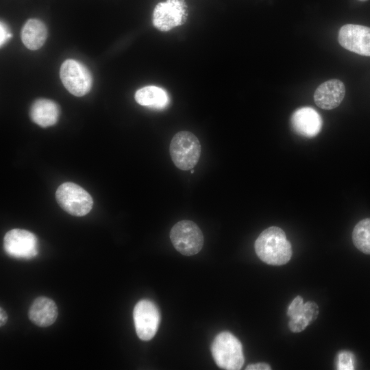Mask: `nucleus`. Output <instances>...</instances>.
I'll return each instance as SVG.
<instances>
[{
  "label": "nucleus",
  "mask_w": 370,
  "mask_h": 370,
  "mask_svg": "<svg viewBox=\"0 0 370 370\" xmlns=\"http://www.w3.org/2000/svg\"><path fill=\"white\" fill-rule=\"evenodd\" d=\"M255 251L258 258L271 265L287 263L292 256V248L284 232L271 226L262 231L255 241Z\"/></svg>",
  "instance_id": "1"
},
{
  "label": "nucleus",
  "mask_w": 370,
  "mask_h": 370,
  "mask_svg": "<svg viewBox=\"0 0 370 370\" xmlns=\"http://www.w3.org/2000/svg\"><path fill=\"white\" fill-rule=\"evenodd\" d=\"M211 353L221 369L238 370L244 364L241 343L229 332H222L216 336L211 345Z\"/></svg>",
  "instance_id": "2"
},
{
  "label": "nucleus",
  "mask_w": 370,
  "mask_h": 370,
  "mask_svg": "<svg viewBox=\"0 0 370 370\" xmlns=\"http://www.w3.org/2000/svg\"><path fill=\"white\" fill-rule=\"evenodd\" d=\"M201 145L197 136L188 131H180L171 139L169 152L178 169L190 170L197 164L201 156Z\"/></svg>",
  "instance_id": "3"
},
{
  "label": "nucleus",
  "mask_w": 370,
  "mask_h": 370,
  "mask_svg": "<svg viewBox=\"0 0 370 370\" xmlns=\"http://www.w3.org/2000/svg\"><path fill=\"white\" fill-rule=\"evenodd\" d=\"M170 239L175 249L184 256H193L201 251L204 236L198 225L190 220H182L170 231Z\"/></svg>",
  "instance_id": "4"
},
{
  "label": "nucleus",
  "mask_w": 370,
  "mask_h": 370,
  "mask_svg": "<svg viewBox=\"0 0 370 370\" xmlns=\"http://www.w3.org/2000/svg\"><path fill=\"white\" fill-rule=\"evenodd\" d=\"M56 197L64 210L76 217L87 214L93 205L90 194L79 185L72 182L61 184L56 190Z\"/></svg>",
  "instance_id": "5"
},
{
  "label": "nucleus",
  "mask_w": 370,
  "mask_h": 370,
  "mask_svg": "<svg viewBox=\"0 0 370 370\" xmlns=\"http://www.w3.org/2000/svg\"><path fill=\"white\" fill-rule=\"evenodd\" d=\"M60 77L66 89L75 96H84L91 89V73L84 64L77 60H65L60 67Z\"/></svg>",
  "instance_id": "6"
},
{
  "label": "nucleus",
  "mask_w": 370,
  "mask_h": 370,
  "mask_svg": "<svg viewBox=\"0 0 370 370\" xmlns=\"http://www.w3.org/2000/svg\"><path fill=\"white\" fill-rule=\"evenodd\" d=\"M188 17L184 0H166L158 3L153 12V24L161 31H169L183 25Z\"/></svg>",
  "instance_id": "7"
},
{
  "label": "nucleus",
  "mask_w": 370,
  "mask_h": 370,
  "mask_svg": "<svg viewBox=\"0 0 370 370\" xmlns=\"http://www.w3.org/2000/svg\"><path fill=\"white\" fill-rule=\"evenodd\" d=\"M133 319L138 338L143 341H149L158 331L160 313L155 303L145 299L135 305Z\"/></svg>",
  "instance_id": "8"
},
{
  "label": "nucleus",
  "mask_w": 370,
  "mask_h": 370,
  "mask_svg": "<svg viewBox=\"0 0 370 370\" xmlns=\"http://www.w3.org/2000/svg\"><path fill=\"white\" fill-rule=\"evenodd\" d=\"M3 248L12 257L30 259L38 254V240L33 233L27 230L12 229L4 236Z\"/></svg>",
  "instance_id": "9"
},
{
  "label": "nucleus",
  "mask_w": 370,
  "mask_h": 370,
  "mask_svg": "<svg viewBox=\"0 0 370 370\" xmlns=\"http://www.w3.org/2000/svg\"><path fill=\"white\" fill-rule=\"evenodd\" d=\"M338 39L345 49L361 56H370V27L345 25L339 29Z\"/></svg>",
  "instance_id": "10"
},
{
  "label": "nucleus",
  "mask_w": 370,
  "mask_h": 370,
  "mask_svg": "<svg viewBox=\"0 0 370 370\" xmlns=\"http://www.w3.org/2000/svg\"><path fill=\"white\" fill-rule=\"evenodd\" d=\"M291 123L293 130L298 135L312 138L320 132L323 121L320 114L314 109L303 107L293 112Z\"/></svg>",
  "instance_id": "11"
},
{
  "label": "nucleus",
  "mask_w": 370,
  "mask_h": 370,
  "mask_svg": "<svg viewBox=\"0 0 370 370\" xmlns=\"http://www.w3.org/2000/svg\"><path fill=\"white\" fill-rule=\"evenodd\" d=\"M345 95L344 84L339 79H332L321 84L314 93L317 106L324 110H332L343 101Z\"/></svg>",
  "instance_id": "12"
},
{
  "label": "nucleus",
  "mask_w": 370,
  "mask_h": 370,
  "mask_svg": "<svg viewBox=\"0 0 370 370\" xmlns=\"http://www.w3.org/2000/svg\"><path fill=\"white\" fill-rule=\"evenodd\" d=\"M28 315L29 319L36 325L47 327L56 320L58 308L52 299L45 297H38L31 305Z\"/></svg>",
  "instance_id": "13"
},
{
  "label": "nucleus",
  "mask_w": 370,
  "mask_h": 370,
  "mask_svg": "<svg viewBox=\"0 0 370 370\" xmlns=\"http://www.w3.org/2000/svg\"><path fill=\"white\" fill-rule=\"evenodd\" d=\"M32 120L42 127L56 124L58 120L59 108L53 101L45 99L36 100L29 112Z\"/></svg>",
  "instance_id": "14"
},
{
  "label": "nucleus",
  "mask_w": 370,
  "mask_h": 370,
  "mask_svg": "<svg viewBox=\"0 0 370 370\" xmlns=\"http://www.w3.org/2000/svg\"><path fill=\"white\" fill-rule=\"evenodd\" d=\"M47 37L45 25L36 18L29 19L23 25L21 38L25 46L30 50L40 49Z\"/></svg>",
  "instance_id": "15"
},
{
  "label": "nucleus",
  "mask_w": 370,
  "mask_h": 370,
  "mask_svg": "<svg viewBox=\"0 0 370 370\" xmlns=\"http://www.w3.org/2000/svg\"><path fill=\"white\" fill-rule=\"evenodd\" d=\"M134 97L138 104L153 109H163L169 102L166 92L155 86H147L138 90Z\"/></svg>",
  "instance_id": "16"
},
{
  "label": "nucleus",
  "mask_w": 370,
  "mask_h": 370,
  "mask_svg": "<svg viewBox=\"0 0 370 370\" xmlns=\"http://www.w3.org/2000/svg\"><path fill=\"white\" fill-rule=\"evenodd\" d=\"M287 315L291 319L288 326L293 332H300L310 323L306 317L303 299L300 296L293 300L288 308Z\"/></svg>",
  "instance_id": "17"
},
{
  "label": "nucleus",
  "mask_w": 370,
  "mask_h": 370,
  "mask_svg": "<svg viewBox=\"0 0 370 370\" xmlns=\"http://www.w3.org/2000/svg\"><path fill=\"white\" fill-rule=\"evenodd\" d=\"M352 240L357 249L370 254V218L364 219L355 225Z\"/></svg>",
  "instance_id": "18"
},
{
  "label": "nucleus",
  "mask_w": 370,
  "mask_h": 370,
  "mask_svg": "<svg viewBox=\"0 0 370 370\" xmlns=\"http://www.w3.org/2000/svg\"><path fill=\"white\" fill-rule=\"evenodd\" d=\"M354 355L348 351H342L338 355L337 369L340 370L354 369Z\"/></svg>",
  "instance_id": "19"
},
{
  "label": "nucleus",
  "mask_w": 370,
  "mask_h": 370,
  "mask_svg": "<svg viewBox=\"0 0 370 370\" xmlns=\"http://www.w3.org/2000/svg\"><path fill=\"white\" fill-rule=\"evenodd\" d=\"M0 44L2 46L11 37V34L8 31L5 25L1 22L0 25Z\"/></svg>",
  "instance_id": "20"
},
{
  "label": "nucleus",
  "mask_w": 370,
  "mask_h": 370,
  "mask_svg": "<svg viewBox=\"0 0 370 370\" xmlns=\"http://www.w3.org/2000/svg\"><path fill=\"white\" fill-rule=\"evenodd\" d=\"M247 370H269L271 369L270 366L264 362H259L256 364H251L248 365L246 369Z\"/></svg>",
  "instance_id": "21"
},
{
  "label": "nucleus",
  "mask_w": 370,
  "mask_h": 370,
  "mask_svg": "<svg viewBox=\"0 0 370 370\" xmlns=\"http://www.w3.org/2000/svg\"><path fill=\"white\" fill-rule=\"evenodd\" d=\"M8 320V316L5 312V311L3 309V308H0V325L3 326L5 325Z\"/></svg>",
  "instance_id": "22"
},
{
  "label": "nucleus",
  "mask_w": 370,
  "mask_h": 370,
  "mask_svg": "<svg viewBox=\"0 0 370 370\" xmlns=\"http://www.w3.org/2000/svg\"><path fill=\"white\" fill-rule=\"evenodd\" d=\"M190 172H191V173H194V170L192 169Z\"/></svg>",
  "instance_id": "23"
},
{
  "label": "nucleus",
  "mask_w": 370,
  "mask_h": 370,
  "mask_svg": "<svg viewBox=\"0 0 370 370\" xmlns=\"http://www.w3.org/2000/svg\"><path fill=\"white\" fill-rule=\"evenodd\" d=\"M359 1H366V0H359Z\"/></svg>",
  "instance_id": "24"
}]
</instances>
